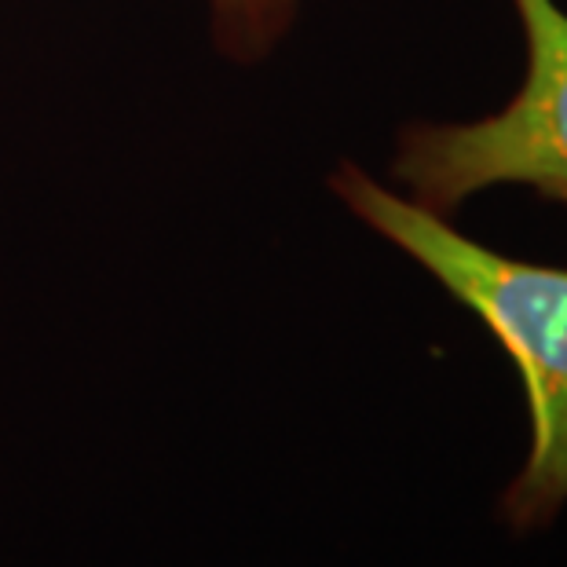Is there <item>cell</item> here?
I'll return each instance as SVG.
<instances>
[{
  "instance_id": "cell-3",
  "label": "cell",
  "mask_w": 567,
  "mask_h": 567,
  "mask_svg": "<svg viewBox=\"0 0 567 567\" xmlns=\"http://www.w3.org/2000/svg\"><path fill=\"white\" fill-rule=\"evenodd\" d=\"M216 48L235 63H260L297 27L305 0H205Z\"/></svg>"
},
{
  "instance_id": "cell-2",
  "label": "cell",
  "mask_w": 567,
  "mask_h": 567,
  "mask_svg": "<svg viewBox=\"0 0 567 567\" xmlns=\"http://www.w3.org/2000/svg\"><path fill=\"white\" fill-rule=\"evenodd\" d=\"M524 78L498 111L468 122H410L392 151V187L440 216L494 187L567 205V8L513 0Z\"/></svg>"
},
{
  "instance_id": "cell-1",
  "label": "cell",
  "mask_w": 567,
  "mask_h": 567,
  "mask_svg": "<svg viewBox=\"0 0 567 567\" xmlns=\"http://www.w3.org/2000/svg\"><path fill=\"white\" fill-rule=\"evenodd\" d=\"M330 190L344 209L432 275L513 359L524 384L530 446L520 473L498 498L513 535L549 527L567 505V268L509 257L465 231L451 216L410 202L363 165L341 162Z\"/></svg>"
}]
</instances>
